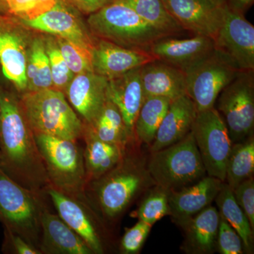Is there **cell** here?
I'll use <instances>...</instances> for the list:
<instances>
[{
  "label": "cell",
  "instance_id": "cell-1",
  "mask_svg": "<svg viewBox=\"0 0 254 254\" xmlns=\"http://www.w3.org/2000/svg\"><path fill=\"white\" fill-rule=\"evenodd\" d=\"M0 169L28 190L41 193L50 186L35 133L20 100L0 88Z\"/></svg>",
  "mask_w": 254,
  "mask_h": 254
},
{
  "label": "cell",
  "instance_id": "cell-2",
  "mask_svg": "<svg viewBox=\"0 0 254 254\" xmlns=\"http://www.w3.org/2000/svg\"><path fill=\"white\" fill-rule=\"evenodd\" d=\"M87 23L95 38L146 53L155 42L170 37L150 26L120 0L90 14Z\"/></svg>",
  "mask_w": 254,
  "mask_h": 254
},
{
  "label": "cell",
  "instance_id": "cell-3",
  "mask_svg": "<svg viewBox=\"0 0 254 254\" xmlns=\"http://www.w3.org/2000/svg\"><path fill=\"white\" fill-rule=\"evenodd\" d=\"M19 100L34 133L71 141H78L83 136L84 124L63 92L53 88L26 91Z\"/></svg>",
  "mask_w": 254,
  "mask_h": 254
},
{
  "label": "cell",
  "instance_id": "cell-4",
  "mask_svg": "<svg viewBox=\"0 0 254 254\" xmlns=\"http://www.w3.org/2000/svg\"><path fill=\"white\" fill-rule=\"evenodd\" d=\"M50 186L81 199L86 185L83 150L77 141L35 133Z\"/></svg>",
  "mask_w": 254,
  "mask_h": 254
},
{
  "label": "cell",
  "instance_id": "cell-5",
  "mask_svg": "<svg viewBox=\"0 0 254 254\" xmlns=\"http://www.w3.org/2000/svg\"><path fill=\"white\" fill-rule=\"evenodd\" d=\"M146 168L155 185L168 191L193 185L206 174L191 131L177 143L151 152Z\"/></svg>",
  "mask_w": 254,
  "mask_h": 254
},
{
  "label": "cell",
  "instance_id": "cell-6",
  "mask_svg": "<svg viewBox=\"0 0 254 254\" xmlns=\"http://www.w3.org/2000/svg\"><path fill=\"white\" fill-rule=\"evenodd\" d=\"M39 195L20 185L0 169V221L6 230L32 245L38 240L44 210Z\"/></svg>",
  "mask_w": 254,
  "mask_h": 254
},
{
  "label": "cell",
  "instance_id": "cell-7",
  "mask_svg": "<svg viewBox=\"0 0 254 254\" xmlns=\"http://www.w3.org/2000/svg\"><path fill=\"white\" fill-rule=\"evenodd\" d=\"M138 161L125 155L115 168L95 180L98 203L106 216H118L140 192L155 184L146 167Z\"/></svg>",
  "mask_w": 254,
  "mask_h": 254
},
{
  "label": "cell",
  "instance_id": "cell-8",
  "mask_svg": "<svg viewBox=\"0 0 254 254\" xmlns=\"http://www.w3.org/2000/svg\"><path fill=\"white\" fill-rule=\"evenodd\" d=\"M241 70L216 49L185 71L187 95L198 112L215 107L217 98Z\"/></svg>",
  "mask_w": 254,
  "mask_h": 254
},
{
  "label": "cell",
  "instance_id": "cell-9",
  "mask_svg": "<svg viewBox=\"0 0 254 254\" xmlns=\"http://www.w3.org/2000/svg\"><path fill=\"white\" fill-rule=\"evenodd\" d=\"M217 110L228 128L232 143L253 134L254 70L240 71L217 98Z\"/></svg>",
  "mask_w": 254,
  "mask_h": 254
},
{
  "label": "cell",
  "instance_id": "cell-10",
  "mask_svg": "<svg viewBox=\"0 0 254 254\" xmlns=\"http://www.w3.org/2000/svg\"><path fill=\"white\" fill-rule=\"evenodd\" d=\"M190 131L207 175L225 182L232 142L222 115L215 107L198 112Z\"/></svg>",
  "mask_w": 254,
  "mask_h": 254
},
{
  "label": "cell",
  "instance_id": "cell-11",
  "mask_svg": "<svg viewBox=\"0 0 254 254\" xmlns=\"http://www.w3.org/2000/svg\"><path fill=\"white\" fill-rule=\"evenodd\" d=\"M214 43L215 49L241 71L254 70V26L245 15L223 6V19Z\"/></svg>",
  "mask_w": 254,
  "mask_h": 254
},
{
  "label": "cell",
  "instance_id": "cell-12",
  "mask_svg": "<svg viewBox=\"0 0 254 254\" xmlns=\"http://www.w3.org/2000/svg\"><path fill=\"white\" fill-rule=\"evenodd\" d=\"M9 14V13H8ZM7 14L0 16V64L5 77L20 91L27 90L26 37Z\"/></svg>",
  "mask_w": 254,
  "mask_h": 254
},
{
  "label": "cell",
  "instance_id": "cell-13",
  "mask_svg": "<svg viewBox=\"0 0 254 254\" xmlns=\"http://www.w3.org/2000/svg\"><path fill=\"white\" fill-rule=\"evenodd\" d=\"M76 11L64 0H57L49 11L33 19H19V22L35 31L60 37L92 50L95 38L88 31Z\"/></svg>",
  "mask_w": 254,
  "mask_h": 254
},
{
  "label": "cell",
  "instance_id": "cell-14",
  "mask_svg": "<svg viewBox=\"0 0 254 254\" xmlns=\"http://www.w3.org/2000/svg\"><path fill=\"white\" fill-rule=\"evenodd\" d=\"M165 7L184 31L195 36L209 37L213 40L218 34L223 19V6L210 0H163Z\"/></svg>",
  "mask_w": 254,
  "mask_h": 254
},
{
  "label": "cell",
  "instance_id": "cell-15",
  "mask_svg": "<svg viewBox=\"0 0 254 254\" xmlns=\"http://www.w3.org/2000/svg\"><path fill=\"white\" fill-rule=\"evenodd\" d=\"M93 72L110 80L153 61V55L95 38L91 50Z\"/></svg>",
  "mask_w": 254,
  "mask_h": 254
},
{
  "label": "cell",
  "instance_id": "cell-16",
  "mask_svg": "<svg viewBox=\"0 0 254 254\" xmlns=\"http://www.w3.org/2000/svg\"><path fill=\"white\" fill-rule=\"evenodd\" d=\"M108 81L94 72L78 73L66 88L64 94L85 125H91L99 116L108 99Z\"/></svg>",
  "mask_w": 254,
  "mask_h": 254
},
{
  "label": "cell",
  "instance_id": "cell-17",
  "mask_svg": "<svg viewBox=\"0 0 254 254\" xmlns=\"http://www.w3.org/2000/svg\"><path fill=\"white\" fill-rule=\"evenodd\" d=\"M214 50L215 43L209 37L195 36L186 39L167 37L153 43L148 53L155 59L185 71Z\"/></svg>",
  "mask_w": 254,
  "mask_h": 254
},
{
  "label": "cell",
  "instance_id": "cell-18",
  "mask_svg": "<svg viewBox=\"0 0 254 254\" xmlns=\"http://www.w3.org/2000/svg\"><path fill=\"white\" fill-rule=\"evenodd\" d=\"M223 182L211 176H205L194 185L169 191L170 215L178 225L203 210L215 200Z\"/></svg>",
  "mask_w": 254,
  "mask_h": 254
},
{
  "label": "cell",
  "instance_id": "cell-19",
  "mask_svg": "<svg viewBox=\"0 0 254 254\" xmlns=\"http://www.w3.org/2000/svg\"><path fill=\"white\" fill-rule=\"evenodd\" d=\"M107 95L120 110L128 135L135 141V122L145 100L141 67L108 80Z\"/></svg>",
  "mask_w": 254,
  "mask_h": 254
},
{
  "label": "cell",
  "instance_id": "cell-20",
  "mask_svg": "<svg viewBox=\"0 0 254 254\" xmlns=\"http://www.w3.org/2000/svg\"><path fill=\"white\" fill-rule=\"evenodd\" d=\"M198 110L194 102L187 95L172 100L150 145V153L174 144L191 131Z\"/></svg>",
  "mask_w": 254,
  "mask_h": 254
},
{
  "label": "cell",
  "instance_id": "cell-21",
  "mask_svg": "<svg viewBox=\"0 0 254 254\" xmlns=\"http://www.w3.org/2000/svg\"><path fill=\"white\" fill-rule=\"evenodd\" d=\"M145 98L160 96L171 100L187 95L185 71L170 64L155 60L141 67Z\"/></svg>",
  "mask_w": 254,
  "mask_h": 254
},
{
  "label": "cell",
  "instance_id": "cell-22",
  "mask_svg": "<svg viewBox=\"0 0 254 254\" xmlns=\"http://www.w3.org/2000/svg\"><path fill=\"white\" fill-rule=\"evenodd\" d=\"M46 190L62 220L83 239L93 254H103L101 240L84 206L78 199L53 187L50 186Z\"/></svg>",
  "mask_w": 254,
  "mask_h": 254
},
{
  "label": "cell",
  "instance_id": "cell-23",
  "mask_svg": "<svg viewBox=\"0 0 254 254\" xmlns=\"http://www.w3.org/2000/svg\"><path fill=\"white\" fill-rule=\"evenodd\" d=\"M41 252L46 254H91L93 251L59 215L43 210L41 215Z\"/></svg>",
  "mask_w": 254,
  "mask_h": 254
},
{
  "label": "cell",
  "instance_id": "cell-24",
  "mask_svg": "<svg viewBox=\"0 0 254 254\" xmlns=\"http://www.w3.org/2000/svg\"><path fill=\"white\" fill-rule=\"evenodd\" d=\"M86 182L95 181L117 166L126 155V148L99 139L84 125L83 136Z\"/></svg>",
  "mask_w": 254,
  "mask_h": 254
},
{
  "label": "cell",
  "instance_id": "cell-25",
  "mask_svg": "<svg viewBox=\"0 0 254 254\" xmlns=\"http://www.w3.org/2000/svg\"><path fill=\"white\" fill-rule=\"evenodd\" d=\"M220 213L209 205L180 224L185 232V248L190 253H213L217 247Z\"/></svg>",
  "mask_w": 254,
  "mask_h": 254
},
{
  "label": "cell",
  "instance_id": "cell-26",
  "mask_svg": "<svg viewBox=\"0 0 254 254\" xmlns=\"http://www.w3.org/2000/svg\"><path fill=\"white\" fill-rule=\"evenodd\" d=\"M172 100L160 96L145 98L134 125V138L139 143L150 145L154 141L162 120Z\"/></svg>",
  "mask_w": 254,
  "mask_h": 254
},
{
  "label": "cell",
  "instance_id": "cell-27",
  "mask_svg": "<svg viewBox=\"0 0 254 254\" xmlns=\"http://www.w3.org/2000/svg\"><path fill=\"white\" fill-rule=\"evenodd\" d=\"M215 200L220 215L236 230L242 239L246 252L252 253L254 247V230L247 215L237 203L233 190L225 182Z\"/></svg>",
  "mask_w": 254,
  "mask_h": 254
},
{
  "label": "cell",
  "instance_id": "cell-28",
  "mask_svg": "<svg viewBox=\"0 0 254 254\" xmlns=\"http://www.w3.org/2000/svg\"><path fill=\"white\" fill-rule=\"evenodd\" d=\"M254 173V138L252 134L243 141L232 143L227 160L225 182L235 190L240 184L253 177Z\"/></svg>",
  "mask_w": 254,
  "mask_h": 254
},
{
  "label": "cell",
  "instance_id": "cell-29",
  "mask_svg": "<svg viewBox=\"0 0 254 254\" xmlns=\"http://www.w3.org/2000/svg\"><path fill=\"white\" fill-rule=\"evenodd\" d=\"M134 10L148 24L167 36L173 37L184 31L169 13L163 0H120Z\"/></svg>",
  "mask_w": 254,
  "mask_h": 254
},
{
  "label": "cell",
  "instance_id": "cell-30",
  "mask_svg": "<svg viewBox=\"0 0 254 254\" xmlns=\"http://www.w3.org/2000/svg\"><path fill=\"white\" fill-rule=\"evenodd\" d=\"M26 76L27 91H36L53 88L49 59L43 38H35L30 45Z\"/></svg>",
  "mask_w": 254,
  "mask_h": 254
},
{
  "label": "cell",
  "instance_id": "cell-31",
  "mask_svg": "<svg viewBox=\"0 0 254 254\" xmlns=\"http://www.w3.org/2000/svg\"><path fill=\"white\" fill-rule=\"evenodd\" d=\"M54 37L65 63L73 74L93 72L91 50L64 38Z\"/></svg>",
  "mask_w": 254,
  "mask_h": 254
},
{
  "label": "cell",
  "instance_id": "cell-32",
  "mask_svg": "<svg viewBox=\"0 0 254 254\" xmlns=\"http://www.w3.org/2000/svg\"><path fill=\"white\" fill-rule=\"evenodd\" d=\"M44 41L49 59L53 88L64 93L75 75L65 63L55 41V37H50L44 39Z\"/></svg>",
  "mask_w": 254,
  "mask_h": 254
},
{
  "label": "cell",
  "instance_id": "cell-33",
  "mask_svg": "<svg viewBox=\"0 0 254 254\" xmlns=\"http://www.w3.org/2000/svg\"><path fill=\"white\" fill-rule=\"evenodd\" d=\"M158 188L159 190L152 192L143 200L136 212L139 220L152 226L165 215H170L169 191Z\"/></svg>",
  "mask_w": 254,
  "mask_h": 254
},
{
  "label": "cell",
  "instance_id": "cell-34",
  "mask_svg": "<svg viewBox=\"0 0 254 254\" xmlns=\"http://www.w3.org/2000/svg\"><path fill=\"white\" fill-rule=\"evenodd\" d=\"M9 14L19 19L31 20L44 14L57 0H5Z\"/></svg>",
  "mask_w": 254,
  "mask_h": 254
},
{
  "label": "cell",
  "instance_id": "cell-35",
  "mask_svg": "<svg viewBox=\"0 0 254 254\" xmlns=\"http://www.w3.org/2000/svg\"><path fill=\"white\" fill-rule=\"evenodd\" d=\"M217 248L222 254H243V242L236 230L220 215Z\"/></svg>",
  "mask_w": 254,
  "mask_h": 254
},
{
  "label": "cell",
  "instance_id": "cell-36",
  "mask_svg": "<svg viewBox=\"0 0 254 254\" xmlns=\"http://www.w3.org/2000/svg\"><path fill=\"white\" fill-rule=\"evenodd\" d=\"M152 225L139 220L134 226L126 230L121 242V250L126 254L139 252L149 235Z\"/></svg>",
  "mask_w": 254,
  "mask_h": 254
},
{
  "label": "cell",
  "instance_id": "cell-37",
  "mask_svg": "<svg viewBox=\"0 0 254 254\" xmlns=\"http://www.w3.org/2000/svg\"><path fill=\"white\" fill-rule=\"evenodd\" d=\"M233 190L237 203L247 215L252 230H254V177L242 182Z\"/></svg>",
  "mask_w": 254,
  "mask_h": 254
},
{
  "label": "cell",
  "instance_id": "cell-38",
  "mask_svg": "<svg viewBox=\"0 0 254 254\" xmlns=\"http://www.w3.org/2000/svg\"><path fill=\"white\" fill-rule=\"evenodd\" d=\"M98 118L103 120L105 123H108L110 126L114 127L119 131L127 133L129 136L128 131H127V127L125 126V122H124L123 115L120 113L118 107L114 104L109 98H108L105 102L104 106L100 112ZM132 141H133V140Z\"/></svg>",
  "mask_w": 254,
  "mask_h": 254
},
{
  "label": "cell",
  "instance_id": "cell-39",
  "mask_svg": "<svg viewBox=\"0 0 254 254\" xmlns=\"http://www.w3.org/2000/svg\"><path fill=\"white\" fill-rule=\"evenodd\" d=\"M75 9L85 14H91L115 0H64Z\"/></svg>",
  "mask_w": 254,
  "mask_h": 254
},
{
  "label": "cell",
  "instance_id": "cell-40",
  "mask_svg": "<svg viewBox=\"0 0 254 254\" xmlns=\"http://www.w3.org/2000/svg\"><path fill=\"white\" fill-rule=\"evenodd\" d=\"M6 240L16 254H39L41 251L36 250L33 245L28 243L27 241L18 236L16 234L6 230Z\"/></svg>",
  "mask_w": 254,
  "mask_h": 254
},
{
  "label": "cell",
  "instance_id": "cell-41",
  "mask_svg": "<svg viewBox=\"0 0 254 254\" xmlns=\"http://www.w3.org/2000/svg\"><path fill=\"white\" fill-rule=\"evenodd\" d=\"M254 2V0H226V5L229 9L243 15L253 5Z\"/></svg>",
  "mask_w": 254,
  "mask_h": 254
},
{
  "label": "cell",
  "instance_id": "cell-42",
  "mask_svg": "<svg viewBox=\"0 0 254 254\" xmlns=\"http://www.w3.org/2000/svg\"><path fill=\"white\" fill-rule=\"evenodd\" d=\"M7 6H6V1L5 0H0V16L8 14Z\"/></svg>",
  "mask_w": 254,
  "mask_h": 254
},
{
  "label": "cell",
  "instance_id": "cell-43",
  "mask_svg": "<svg viewBox=\"0 0 254 254\" xmlns=\"http://www.w3.org/2000/svg\"><path fill=\"white\" fill-rule=\"evenodd\" d=\"M210 1L218 6H223L226 5V0H210Z\"/></svg>",
  "mask_w": 254,
  "mask_h": 254
}]
</instances>
